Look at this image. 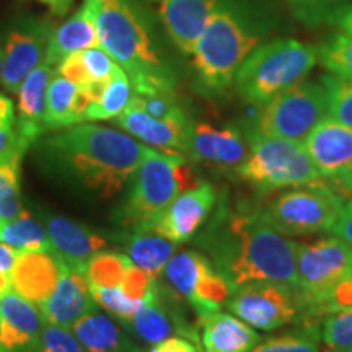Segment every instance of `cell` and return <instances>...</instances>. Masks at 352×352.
Wrapping results in <instances>:
<instances>
[{
  "instance_id": "10",
  "label": "cell",
  "mask_w": 352,
  "mask_h": 352,
  "mask_svg": "<svg viewBox=\"0 0 352 352\" xmlns=\"http://www.w3.org/2000/svg\"><path fill=\"white\" fill-rule=\"evenodd\" d=\"M327 114L328 94L323 83L302 80L264 103L253 132L300 142Z\"/></svg>"
},
{
  "instance_id": "6",
  "label": "cell",
  "mask_w": 352,
  "mask_h": 352,
  "mask_svg": "<svg viewBox=\"0 0 352 352\" xmlns=\"http://www.w3.org/2000/svg\"><path fill=\"white\" fill-rule=\"evenodd\" d=\"M318 63V50L296 39L256 46L235 74L239 95L252 104H264L285 88L302 82Z\"/></svg>"
},
{
  "instance_id": "7",
  "label": "cell",
  "mask_w": 352,
  "mask_h": 352,
  "mask_svg": "<svg viewBox=\"0 0 352 352\" xmlns=\"http://www.w3.org/2000/svg\"><path fill=\"white\" fill-rule=\"evenodd\" d=\"M298 308L303 327L320 328L324 302L341 280L352 277V250L341 239H321L297 246Z\"/></svg>"
},
{
  "instance_id": "19",
  "label": "cell",
  "mask_w": 352,
  "mask_h": 352,
  "mask_svg": "<svg viewBox=\"0 0 352 352\" xmlns=\"http://www.w3.org/2000/svg\"><path fill=\"white\" fill-rule=\"evenodd\" d=\"M44 227L50 235L52 250L74 270L87 272L91 256L108 245V239L65 215L41 212Z\"/></svg>"
},
{
  "instance_id": "20",
  "label": "cell",
  "mask_w": 352,
  "mask_h": 352,
  "mask_svg": "<svg viewBox=\"0 0 352 352\" xmlns=\"http://www.w3.org/2000/svg\"><path fill=\"white\" fill-rule=\"evenodd\" d=\"M56 74V67L46 59L33 69L21 83L19 91V118H16V138L26 147H33L39 138L46 134L44 113H46L47 88Z\"/></svg>"
},
{
  "instance_id": "44",
  "label": "cell",
  "mask_w": 352,
  "mask_h": 352,
  "mask_svg": "<svg viewBox=\"0 0 352 352\" xmlns=\"http://www.w3.org/2000/svg\"><path fill=\"white\" fill-rule=\"evenodd\" d=\"M331 233L349 245V248L352 250V196L342 206L341 215Z\"/></svg>"
},
{
  "instance_id": "48",
  "label": "cell",
  "mask_w": 352,
  "mask_h": 352,
  "mask_svg": "<svg viewBox=\"0 0 352 352\" xmlns=\"http://www.w3.org/2000/svg\"><path fill=\"white\" fill-rule=\"evenodd\" d=\"M292 3H296L302 8V10H320V8L331 7L334 3H338L340 0H290Z\"/></svg>"
},
{
  "instance_id": "31",
  "label": "cell",
  "mask_w": 352,
  "mask_h": 352,
  "mask_svg": "<svg viewBox=\"0 0 352 352\" xmlns=\"http://www.w3.org/2000/svg\"><path fill=\"white\" fill-rule=\"evenodd\" d=\"M0 241L10 245L16 252L52 250L44 223L25 209L15 219L0 223Z\"/></svg>"
},
{
  "instance_id": "41",
  "label": "cell",
  "mask_w": 352,
  "mask_h": 352,
  "mask_svg": "<svg viewBox=\"0 0 352 352\" xmlns=\"http://www.w3.org/2000/svg\"><path fill=\"white\" fill-rule=\"evenodd\" d=\"M38 352H87L72 329L44 323Z\"/></svg>"
},
{
  "instance_id": "11",
  "label": "cell",
  "mask_w": 352,
  "mask_h": 352,
  "mask_svg": "<svg viewBox=\"0 0 352 352\" xmlns=\"http://www.w3.org/2000/svg\"><path fill=\"white\" fill-rule=\"evenodd\" d=\"M227 308L245 323L261 331H274L300 316L297 287L279 283H250L233 290Z\"/></svg>"
},
{
  "instance_id": "3",
  "label": "cell",
  "mask_w": 352,
  "mask_h": 352,
  "mask_svg": "<svg viewBox=\"0 0 352 352\" xmlns=\"http://www.w3.org/2000/svg\"><path fill=\"white\" fill-rule=\"evenodd\" d=\"M100 47L129 77L134 95L175 91V78L131 0H91Z\"/></svg>"
},
{
  "instance_id": "28",
  "label": "cell",
  "mask_w": 352,
  "mask_h": 352,
  "mask_svg": "<svg viewBox=\"0 0 352 352\" xmlns=\"http://www.w3.org/2000/svg\"><path fill=\"white\" fill-rule=\"evenodd\" d=\"M78 85L67 78L54 74L47 88L46 113H44V129L46 132L64 129V127L83 122L77 107Z\"/></svg>"
},
{
  "instance_id": "46",
  "label": "cell",
  "mask_w": 352,
  "mask_h": 352,
  "mask_svg": "<svg viewBox=\"0 0 352 352\" xmlns=\"http://www.w3.org/2000/svg\"><path fill=\"white\" fill-rule=\"evenodd\" d=\"M329 188L336 192L338 196L341 197L342 201H347L352 196V164L349 168H347L344 173H342L340 178L333 179V182H327Z\"/></svg>"
},
{
  "instance_id": "21",
  "label": "cell",
  "mask_w": 352,
  "mask_h": 352,
  "mask_svg": "<svg viewBox=\"0 0 352 352\" xmlns=\"http://www.w3.org/2000/svg\"><path fill=\"white\" fill-rule=\"evenodd\" d=\"M179 51L191 56L220 0H152Z\"/></svg>"
},
{
  "instance_id": "4",
  "label": "cell",
  "mask_w": 352,
  "mask_h": 352,
  "mask_svg": "<svg viewBox=\"0 0 352 352\" xmlns=\"http://www.w3.org/2000/svg\"><path fill=\"white\" fill-rule=\"evenodd\" d=\"M196 183L186 157L147 147L142 162L131 176L129 191L116 209L114 220L131 230H145L158 214Z\"/></svg>"
},
{
  "instance_id": "22",
  "label": "cell",
  "mask_w": 352,
  "mask_h": 352,
  "mask_svg": "<svg viewBox=\"0 0 352 352\" xmlns=\"http://www.w3.org/2000/svg\"><path fill=\"white\" fill-rule=\"evenodd\" d=\"M188 155L222 168H239L250 155V147L236 127H214L201 122L192 127Z\"/></svg>"
},
{
  "instance_id": "12",
  "label": "cell",
  "mask_w": 352,
  "mask_h": 352,
  "mask_svg": "<svg viewBox=\"0 0 352 352\" xmlns=\"http://www.w3.org/2000/svg\"><path fill=\"white\" fill-rule=\"evenodd\" d=\"M215 204L217 189L208 182H197L158 214L144 232L157 233L175 245L186 243L208 222Z\"/></svg>"
},
{
  "instance_id": "8",
  "label": "cell",
  "mask_w": 352,
  "mask_h": 352,
  "mask_svg": "<svg viewBox=\"0 0 352 352\" xmlns=\"http://www.w3.org/2000/svg\"><path fill=\"white\" fill-rule=\"evenodd\" d=\"M246 183L261 191L314 186L323 182L298 140L250 134V155L235 170Z\"/></svg>"
},
{
  "instance_id": "32",
  "label": "cell",
  "mask_w": 352,
  "mask_h": 352,
  "mask_svg": "<svg viewBox=\"0 0 352 352\" xmlns=\"http://www.w3.org/2000/svg\"><path fill=\"white\" fill-rule=\"evenodd\" d=\"M131 98L132 85L129 77L120 65H116L98 101L87 111L85 121L114 120L127 108Z\"/></svg>"
},
{
  "instance_id": "13",
  "label": "cell",
  "mask_w": 352,
  "mask_h": 352,
  "mask_svg": "<svg viewBox=\"0 0 352 352\" xmlns=\"http://www.w3.org/2000/svg\"><path fill=\"white\" fill-rule=\"evenodd\" d=\"M52 26L44 20H25L13 26L3 43L2 87L16 94L28 74L46 57Z\"/></svg>"
},
{
  "instance_id": "24",
  "label": "cell",
  "mask_w": 352,
  "mask_h": 352,
  "mask_svg": "<svg viewBox=\"0 0 352 352\" xmlns=\"http://www.w3.org/2000/svg\"><path fill=\"white\" fill-rule=\"evenodd\" d=\"M199 324L204 352H250L261 341L254 328L230 314L214 311L201 316Z\"/></svg>"
},
{
  "instance_id": "2",
  "label": "cell",
  "mask_w": 352,
  "mask_h": 352,
  "mask_svg": "<svg viewBox=\"0 0 352 352\" xmlns=\"http://www.w3.org/2000/svg\"><path fill=\"white\" fill-rule=\"evenodd\" d=\"M202 245L215 270L235 289L250 283L298 287V241L266 226L256 212L223 210L202 235Z\"/></svg>"
},
{
  "instance_id": "18",
  "label": "cell",
  "mask_w": 352,
  "mask_h": 352,
  "mask_svg": "<svg viewBox=\"0 0 352 352\" xmlns=\"http://www.w3.org/2000/svg\"><path fill=\"white\" fill-rule=\"evenodd\" d=\"M44 323L34 303L6 294L0 298V352H38Z\"/></svg>"
},
{
  "instance_id": "40",
  "label": "cell",
  "mask_w": 352,
  "mask_h": 352,
  "mask_svg": "<svg viewBox=\"0 0 352 352\" xmlns=\"http://www.w3.org/2000/svg\"><path fill=\"white\" fill-rule=\"evenodd\" d=\"M131 104L138 107L151 114L153 118H183L186 116L183 108L179 107L178 98H176L175 91H162V94H151V95H134L129 101Z\"/></svg>"
},
{
  "instance_id": "43",
  "label": "cell",
  "mask_w": 352,
  "mask_h": 352,
  "mask_svg": "<svg viewBox=\"0 0 352 352\" xmlns=\"http://www.w3.org/2000/svg\"><path fill=\"white\" fill-rule=\"evenodd\" d=\"M352 307V277L341 280L324 302V316Z\"/></svg>"
},
{
  "instance_id": "49",
  "label": "cell",
  "mask_w": 352,
  "mask_h": 352,
  "mask_svg": "<svg viewBox=\"0 0 352 352\" xmlns=\"http://www.w3.org/2000/svg\"><path fill=\"white\" fill-rule=\"evenodd\" d=\"M39 2L46 3L56 15H64V13L72 7L74 0H39Z\"/></svg>"
},
{
  "instance_id": "42",
  "label": "cell",
  "mask_w": 352,
  "mask_h": 352,
  "mask_svg": "<svg viewBox=\"0 0 352 352\" xmlns=\"http://www.w3.org/2000/svg\"><path fill=\"white\" fill-rule=\"evenodd\" d=\"M82 59L85 64V69L90 76L91 82H104L111 77L116 63L111 59V56L108 54L103 47L96 46L90 47V50L82 51Z\"/></svg>"
},
{
  "instance_id": "47",
  "label": "cell",
  "mask_w": 352,
  "mask_h": 352,
  "mask_svg": "<svg viewBox=\"0 0 352 352\" xmlns=\"http://www.w3.org/2000/svg\"><path fill=\"white\" fill-rule=\"evenodd\" d=\"M15 109L7 95H0V131L15 126Z\"/></svg>"
},
{
  "instance_id": "30",
  "label": "cell",
  "mask_w": 352,
  "mask_h": 352,
  "mask_svg": "<svg viewBox=\"0 0 352 352\" xmlns=\"http://www.w3.org/2000/svg\"><path fill=\"white\" fill-rule=\"evenodd\" d=\"M215 270L210 259L199 252L175 253L168 263H166L164 274L168 280L171 289L178 296L186 298L188 303L195 296L196 285L208 272Z\"/></svg>"
},
{
  "instance_id": "51",
  "label": "cell",
  "mask_w": 352,
  "mask_h": 352,
  "mask_svg": "<svg viewBox=\"0 0 352 352\" xmlns=\"http://www.w3.org/2000/svg\"><path fill=\"white\" fill-rule=\"evenodd\" d=\"M338 23H340L341 28L344 30V33L352 34V8H349L346 13H342L340 20H338Z\"/></svg>"
},
{
  "instance_id": "27",
  "label": "cell",
  "mask_w": 352,
  "mask_h": 352,
  "mask_svg": "<svg viewBox=\"0 0 352 352\" xmlns=\"http://www.w3.org/2000/svg\"><path fill=\"white\" fill-rule=\"evenodd\" d=\"M176 245L153 232L132 230L126 235V252L131 261L153 277H160L175 254Z\"/></svg>"
},
{
  "instance_id": "9",
  "label": "cell",
  "mask_w": 352,
  "mask_h": 352,
  "mask_svg": "<svg viewBox=\"0 0 352 352\" xmlns=\"http://www.w3.org/2000/svg\"><path fill=\"white\" fill-rule=\"evenodd\" d=\"M342 206L344 201L323 179L314 186H300L267 201L256 214L280 235L303 236L333 232Z\"/></svg>"
},
{
  "instance_id": "36",
  "label": "cell",
  "mask_w": 352,
  "mask_h": 352,
  "mask_svg": "<svg viewBox=\"0 0 352 352\" xmlns=\"http://www.w3.org/2000/svg\"><path fill=\"white\" fill-rule=\"evenodd\" d=\"M321 342L329 352H344L352 349V307L334 311L321 320Z\"/></svg>"
},
{
  "instance_id": "29",
  "label": "cell",
  "mask_w": 352,
  "mask_h": 352,
  "mask_svg": "<svg viewBox=\"0 0 352 352\" xmlns=\"http://www.w3.org/2000/svg\"><path fill=\"white\" fill-rule=\"evenodd\" d=\"M28 151L16 138V144L0 157V223L15 219L21 210V158Z\"/></svg>"
},
{
  "instance_id": "52",
  "label": "cell",
  "mask_w": 352,
  "mask_h": 352,
  "mask_svg": "<svg viewBox=\"0 0 352 352\" xmlns=\"http://www.w3.org/2000/svg\"><path fill=\"white\" fill-rule=\"evenodd\" d=\"M2 69H3V46L0 44V80H2Z\"/></svg>"
},
{
  "instance_id": "54",
  "label": "cell",
  "mask_w": 352,
  "mask_h": 352,
  "mask_svg": "<svg viewBox=\"0 0 352 352\" xmlns=\"http://www.w3.org/2000/svg\"><path fill=\"white\" fill-rule=\"evenodd\" d=\"M201 352H204V351H201Z\"/></svg>"
},
{
  "instance_id": "26",
  "label": "cell",
  "mask_w": 352,
  "mask_h": 352,
  "mask_svg": "<svg viewBox=\"0 0 352 352\" xmlns=\"http://www.w3.org/2000/svg\"><path fill=\"white\" fill-rule=\"evenodd\" d=\"M70 329L87 352H144L120 321L98 310L83 316Z\"/></svg>"
},
{
  "instance_id": "1",
  "label": "cell",
  "mask_w": 352,
  "mask_h": 352,
  "mask_svg": "<svg viewBox=\"0 0 352 352\" xmlns=\"http://www.w3.org/2000/svg\"><path fill=\"white\" fill-rule=\"evenodd\" d=\"M147 152L131 134L98 124L57 129L36 140L44 175L87 199L107 201L122 191Z\"/></svg>"
},
{
  "instance_id": "5",
  "label": "cell",
  "mask_w": 352,
  "mask_h": 352,
  "mask_svg": "<svg viewBox=\"0 0 352 352\" xmlns=\"http://www.w3.org/2000/svg\"><path fill=\"white\" fill-rule=\"evenodd\" d=\"M258 38L222 2L202 30L192 51L197 87L206 95H220L235 80L236 70L254 47Z\"/></svg>"
},
{
  "instance_id": "15",
  "label": "cell",
  "mask_w": 352,
  "mask_h": 352,
  "mask_svg": "<svg viewBox=\"0 0 352 352\" xmlns=\"http://www.w3.org/2000/svg\"><path fill=\"white\" fill-rule=\"evenodd\" d=\"M39 310L46 323L69 329L83 316L98 310L87 272L65 267L56 289L39 305Z\"/></svg>"
},
{
  "instance_id": "38",
  "label": "cell",
  "mask_w": 352,
  "mask_h": 352,
  "mask_svg": "<svg viewBox=\"0 0 352 352\" xmlns=\"http://www.w3.org/2000/svg\"><path fill=\"white\" fill-rule=\"evenodd\" d=\"M328 94V114L333 120L352 127V83L328 76L321 78Z\"/></svg>"
},
{
  "instance_id": "50",
  "label": "cell",
  "mask_w": 352,
  "mask_h": 352,
  "mask_svg": "<svg viewBox=\"0 0 352 352\" xmlns=\"http://www.w3.org/2000/svg\"><path fill=\"white\" fill-rule=\"evenodd\" d=\"M12 290V277L10 272L0 270V298Z\"/></svg>"
},
{
  "instance_id": "17",
  "label": "cell",
  "mask_w": 352,
  "mask_h": 352,
  "mask_svg": "<svg viewBox=\"0 0 352 352\" xmlns=\"http://www.w3.org/2000/svg\"><path fill=\"white\" fill-rule=\"evenodd\" d=\"M303 147L321 178L333 182L352 164V127L324 118L310 131Z\"/></svg>"
},
{
  "instance_id": "37",
  "label": "cell",
  "mask_w": 352,
  "mask_h": 352,
  "mask_svg": "<svg viewBox=\"0 0 352 352\" xmlns=\"http://www.w3.org/2000/svg\"><path fill=\"white\" fill-rule=\"evenodd\" d=\"M90 287L96 303L120 323L132 318L140 308L147 305L145 302L131 300L129 297L124 296L121 287H98V285H90Z\"/></svg>"
},
{
  "instance_id": "45",
  "label": "cell",
  "mask_w": 352,
  "mask_h": 352,
  "mask_svg": "<svg viewBox=\"0 0 352 352\" xmlns=\"http://www.w3.org/2000/svg\"><path fill=\"white\" fill-rule=\"evenodd\" d=\"M147 352H201L191 340L184 336H170L166 340L153 344Z\"/></svg>"
},
{
  "instance_id": "16",
  "label": "cell",
  "mask_w": 352,
  "mask_h": 352,
  "mask_svg": "<svg viewBox=\"0 0 352 352\" xmlns=\"http://www.w3.org/2000/svg\"><path fill=\"white\" fill-rule=\"evenodd\" d=\"M65 267L54 250L19 252L10 272L12 290L39 307L56 289Z\"/></svg>"
},
{
  "instance_id": "39",
  "label": "cell",
  "mask_w": 352,
  "mask_h": 352,
  "mask_svg": "<svg viewBox=\"0 0 352 352\" xmlns=\"http://www.w3.org/2000/svg\"><path fill=\"white\" fill-rule=\"evenodd\" d=\"M120 287L126 297L135 302L148 303L160 296V285L157 283V277L140 270L134 263L127 267Z\"/></svg>"
},
{
  "instance_id": "34",
  "label": "cell",
  "mask_w": 352,
  "mask_h": 352,
  "mask_svg": "<svg viewBox=\"0 0 352 352\" xmlns=\"http://www.w3.org/2000/svg\"><path fill=\"white\" fill-rule=\"evenodd\" d=\"M318 60L334 77L352 83V34L338 33L321 44Z\"/></svg>"
},
{
  "instance_id": "33",
  "label": "cell",
  "mask_w": 352,
  "mask_h": 352,
  "mask_svg": "<svg viewBox=\"0 0 352 352\" xmlns=\"http://www.w3.org/2000/svg\"><path fill=\"white\" fill-rule=\"evenodd\" d=\"M131 264L127 254L101 250L87 264L88 283L98 287H120Z\"/></svg>"
},
{
  "instance_id": "35",
  "label": "cell",
  "mask_w": 352,
  "mask_h": 352,
  "mask_svg": "<svg viewBox=\"0 0 352 352\" xmlns=\"http://www.w3.org/2000/svg\"><path fill=\"white\" fill-rule=\"evenodd\" d=\"M250 352H323L320 328L303 327L302 329L279 334L259 341Z\"/></svg>"
},
{
  "instance_id": "23",
  "label": "cell",
  "mask_w": 352,
  "mask_h": 352,
  "mask_svg": "<svg viewBox=\"0 0 352 352\" xmlns=\"http://www.w3.org/2000/svg\"><path fill=\"white\" fill-rule=\"evenodd\" d=\"M120 324L132 338L148 346L157 344L173 334H179L188 340L197 338V334L188 327L186 321L171 310L162 289L158 298L148 302L132 318L121 321Z\"/></svg>"
},
{
  "instance_id": "53",
  "label": "cell",
  "mask_w": 352,
  "mask_h": 352,
  "mask_svg": "<svg viewBox=\"0 0 352 352\" xmlns=\"http://www.w3.org/2000/svg\"><path fill=\"white\" fill-rule=\"evenodd\" d=\"M344 352H352V349L351 351H344Z\"/></svg>"
},
{
  "instance_id": "25",
  "label": "cell",
  "mask_w": 352,
  "mask_h": 352,
  "mask_svg": "<svg viewBox=\"0 0 352 352\" xmlns=\"http://www.w3.org/2000/svg\"><path fill=\"white\" fill-rule=\"evenodd\" d=\"M100 46L95 26L94 2L85 0L67 21L57 30H52L44 59L56 67L65 57L90 47Z\"/></svg>"
},
{
  "instance_id": "14",
  "label": "cell",
  "mask_w": 352,
  "mask_h": 352,
  "mask_svg": "<svg viewBox=\"0 0 352 352\" xmlns=\"http://www.w3.org/2000/svg\"><path fill=\"white\" fill-rule=\"evenodd\" d=\"M113 122L132 138L142 140L151 147H157L164 152L182 153V155L183 153L188 155L192 127H195L189 122L188 116L160 120L131 103L120 116L114 118Z\"/></svg>"
}]
</instances>
